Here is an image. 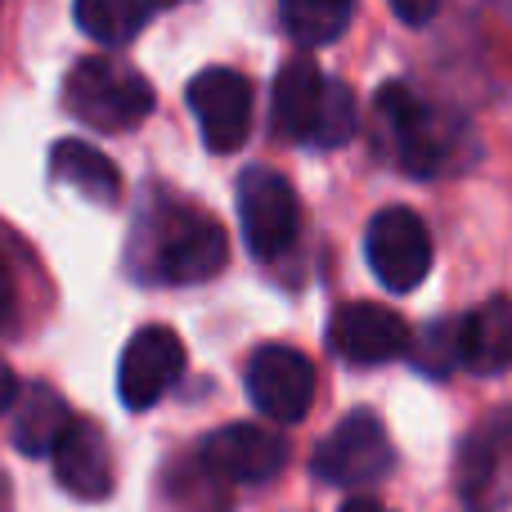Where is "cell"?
Listing matches in <instances>:
<instances>
[{
    "label": "cell",
    "mask_w": 512,
    "mask_h": 512,
    "mask_svg": "<svg viewBox=\"0 0 512 512\" xmlns=\"http://www.w3.org/2000/svg\"><path fill=\"white\" fill-rule=\"evenodd\" d=\"M131 261L135 274L153 283H203L225 270L230 239H225L221 221H212L198 207L162 203L135 230Z\"/></svg>",
    "instance_id": "1"
},
{
    "label": "cell",
    "mask_w": 512,
    "mask_h": 512,
    "mask_svg": "<svg viewBox=\"0 0 512 512\" xmlns=\"http://www.w3.org/2000/svg\"><path fill=\"white\" fill-rule=\"evenodd\" d=\"M274 122L297 144L337 149L355 135V95L351 86L324 77L310 59H292L274 81Z\"/></svg>",
    "instance_id": "2"
},
{
    "label": "cell",
    "mask_w": 512,
    "mask_h": 512,
    "mask_svg": "<svg viewBox=\"0 0 512 512\" xmlns=\"http://www.w3.org/2000/svg\"><path fill=\"white\" fill-rule=\"evenodd\" d=\"M63 104L95 131H131L153 113V86L113 59H81L63 81Z\"/></svg>",
    "instance_id": "3"
},
{
    "label": "cell",
    "mask_w": 512,
    "mask_h": 512,
    "mask_svg": "<svg viewBox=\"0 0 512 512\" xmlns=\"http://www.w3.org/2000/svg\"><path fill=\"white\" fill-rule=\"evenodd\" d=\"M378 113H382V126H387L391 149H396V162L409 176H436V171H445V162L454 158V140H450V122L441 113H432L405 86H382Z\"/></svg>",
    "instance_id": "4"
},
{
    "label": "cell",
    "mask_w": 512,
    "mask_h": 512,
    "mask_svg": "<svg viewBox=\"0 0 512 512\" xmlns=\"http://www.w3.org/2000/svg\"><path fill=\"white\" fill-rule=\"evenodd\" d=\"M391 459H396V454H391L387 427L378 423V414L355 409V414H346L342 423L319 441L310 468H315V477L328 481V486H369V481L387 477Z\"/></svg>",
    "instance_id": "5"
},
{
    "label": "cell",
    "mask_w": 512,
    "mask_h": 512,
    "mask_svg": "<svg viewBox=\"0 0 512 512\" xmlns=\"http://www.w3.org/2000/svg\"><path fill=\"white\" fill-rule=\"evenodd\" d=\"M364 252H369V270L387 292H414L432 270V234L423 216H414L409 207H387L373 216Z\"/></svg>",
    "instance_id": "6"
},
{
    "label": "cell",
    "mask_w": 512,
    "mask_h": 512,
    "mask_svg": "<svg viewBox=\"0 0 512 512\" xmlns=\"http://www.w3.org/2000/svg\"><path fill=\"white\" fill-rule=\"evenodd\" d=\"M239 221L252 256L261 261L283 256L301 230V207L292 185L270 167H248L239 180Z\"/></svg>",
    "instance_id": "7"
},
{
    "label": "cell",
    "mask_w": 512,
    "mask_h": 512,
    "mask_svg": "<svg viewBox=\"0 0 512 512\" xmlns=\"http://www.w3.org/2000/svg\"><path fill=\"white\" fill-rule=\"evenodd\" d=\"M185 373V342L171 328L149 324L126 342L122 360H117V396L126 409L144 414L153 409Z\"/></svg>",
    "instance_id": "8"
},
{
    "label": "cell",
    "mask_w": 512,
    "mask_h": 512,
    "mask_svg": "<svg viewBox=\"0 0 512 512\" xmlns=\"http://www.w3.org/2000/svg\"><path fill=\"white\" fill-rule=\"evenodd\" d=\"M248 396L270 423H301L315 405V364L292 346H261L248 360Z\"/></svg>",
    "instance_id": "9"
},
{
    "label": "cell",
    "mask_w": 512,
    "mask_h": 512,
    "mask_svg": "<svg viewBox=\"0 0 512 512\" xmlns=\"http://www.w3.org/2000/svg\"><path fill=\"white\" fill-rule=\"evenodd\" d=\"M189 108H194L203 140L212 153L243 149L252 131V86L234 68H207L189 81Z\"/></svg>",
    "instance_id": "10"
},
{
    "label": "cell",
    "mask_w": 512,
    "mask_h": 512,
    "mask_svg": "<svg viewBox=\"0 0 512 512\" xmlns=\"http://www.w3.org/2000/svg\"><path fill=\"white\" fill-rule=\"evenodd\" d=\"M198 459L225 481V486H261L288 468V441L261 423H230L203 441Z\"/></svg>",
    "instance_id": "11"
},
{
    "label": "cell",
    "mask_w": 512,
    "mask_h": 512,
    "mask_svg": "<svg viewBox=\"0 0 512 512\" xmlns=\"http://www.w3.org/2000/svg\"><path fill=\"white\" fill-rule=\"evenodd\" d=\"M328 346L346 364H391L409 351V324L378 301H351L328 319Z\"/></svg>",
    "instance_id": "12"
},
{
    "label": "cell",
    "mask_w": 512,
    "mask_h": 512,
    "mask_svg": "<svg viewBox=\"0 0 512 512\" xmlns=\"http://www.w3.org/2000/svg\"><path fill=\"white\" fill-rule=\"evenodd\" d=\"M50 459H54V477H59V486L68 495H77V499L113 495V454H108V441L95 423L72 418L68 432L50 450Z\"/></svg>",
    "instance_id": "13"
},
{
    "label": "cell",
    "mask_w": 512,
    "mask_h": 512,
    "mask_svg": "<svg viewBox=\"0 0 512 512\" xmlns=\"http://www.w3.org/2000/svg\"><path fill=\"white\" fill-rule=\"evenodd\" d=\"M459 360L472 373L512 369V301L490 297L472 315L459 319Z\"/></svg>",
    "instance_id": "14"
},
{
    "label": "cell",
    "mask_w": 512,
    "mask_h": 512,
    "mask_svg": "<svg viewBox=\"0 0 512 512\" xmlns=\"http://www.w3.org/2000/svg\"><path fill=\"white\" fill-rule=\"evenodd\" d=\"M9 414H14V445L27 459H50V450L59 445V436L68 432V423H72L68 400L54 387H45V382L18 387Z\"/></svg>",
    "instance_id": "15"
},
{
    "label": "cell",
    "mask_w": 512,
    "mask_h": 512,
    "mask_svg": "<svg viewBox=\"0 0 512 512\" xmlns=\"http://www.w3.org/2000/svg\"><path fill=\"white\" fill-rule=\"evenodd\" d=\"M50 176L59 180V185L77 189L81 198H90V203H99V207H113L117 198H122V176H117L113 158H104V153L86 140H59L54 144L50 149Z\"/></svg>",
    "instance_id": "16"
},
{
    "label": "cell",
    "mask_w": 512,
    "mask_h": 512,
    "mask_svg": "<svg viewBox=\"0 0 512 512\" xmlns=\"http://www.w3.org/2000/svg\"><path fill=\"white\" fill-rule=\"evenodd\" d=\"M77 27L99 45H131L158 14V0H77Z\"/></svg>",
    "instance_id": "17"
},
{
    "label": "cell",
    "mask_w": 512,
    "mask_h": 512,
    "mask_svg": "<svg viewBox=\"0 0 512 512\" xmlns=\"http://www.w3.org/2000/svg\"><path fill=\"white\" fill-rule=\"evenodd\" d=\"M355 0H279L283 27L292 32V41L310 45H333L351 23Z\"/></svg>",
    "instance_id": "18"
},
{
    "label": "cell",
    "mask_w": 512,
    "mask_h": 512,
    "mask_svg": "<svg viewBox=\"0 0 512 512\" xmlns=\"http://www.w3.org/2000/svg\"><path fill=\"white\" fill-rule=\"evenodd\" d=\"M405 355H414V364L427 378H450L454 364H463L459 360V319H432L418 333H409Z\"/></svg>",
    "instance_id": "19"
},
{
    "label": "cell",
    "mask_w": 512,
    "mask_h": 512,
    "mask_svg": "<svg viewBox=\"0 0 512 512\" xmlns=\"http://www.w3.org/2000/svg\"><path fill=\"white\" fill-rule=\"evenodd\" d=\"M391 9H396L400 23L409 27H423L436 18V9H441V0H391Z\"/></svg>",
    "instance_id": "20"
},
{
    "label": "cell",
    "mask_w": 512,
    "mask_h": 512,
    "mask_svg": "<svg viewBox=\"0 0 512 512\" xmlns=\"http://www.w3.org/2000/svg\"><path fill=\"white\" fill-rule=\"evenodd\" d=\"M14 319V274H9V261L0 256V328Z\"/></svg>",
    "instance_id": "21"
},
{
    "label": "cell",
    "mask_w": 512,
    "mask_h": 512,
    "mask_svg": "<svg viewBox=\"0 0 512 512\" xmlns=\"http://www.w3.org/2000/svg\"><path fill=\"white\" fill-rule=\"evenodd\" d=\"M14 396H18V378H14V369H9V364L0 360V414H9Z\"/></svg>",
    "instance_id": "22"
},
{
    "label": "cell",
    "mask_w": 512,
    "mask_h": 512,
    "mask_svg": "<svg viewBox=\"0 0 512 512\" xmlns=\"http://www.w3.org/2000/svg\"><path fill=\"white\" fill-rule=\"evenodd\" d=\"M342 512H391V508H382L378 499H351V504H342Z\"/></svg>",
    "instance_id": "23"
},
{
    "label": "cell",
    "mask_w": 512,
    "mask_h": 512,
    "mask_svg": "<svg viewBox=\"0 0 512 512\" xmlns=\"http://www.w3.org/2000/svg\"><path fill=\"white\" fill-rule=\"evenodd\" d=\"M0 512H9V486H5V477H0Z\"/></svg>",
    "instance_id": "24"
},
{
    "label": "cell",
    "mask_w": 512,
    "mask_h": 512,
    "mask_svg": "<svg viewBox=\"0 0 512 512\" xmlns=\"http://www.w3.org/2000/svg\"><path fill=\"white\" fill-rule=\"evenodd\" d=\"M167 5H180V0H158V9H167Z\"/></svg>",
    "instance_id": "25"
}]
</instances>
